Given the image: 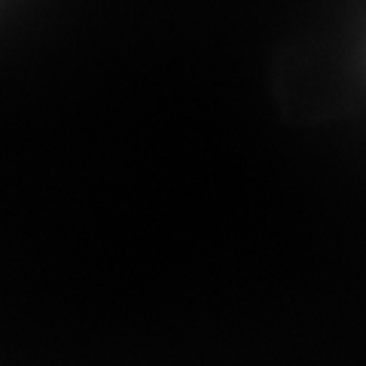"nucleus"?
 <instances>
[]
</instances>
